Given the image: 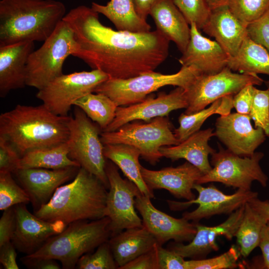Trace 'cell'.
Masks as SVG:
<instances>
[{"mask_svg": "<svg viewBox=\"0 0 269 269\" xmlns=\"http://www.w3.org/2000/svg\"><path fill=\"white\" fill-rule=\"evenodd\" d=\"M99 13L79 5L63 18L77 46L73 56L112 79H128L154 71L167 58L169 40L157 29L145 32L115 30L104 25Z\"/></svg>", "mask_w": 269, "mask_h": 269, "instance_id": "6da1fadb", "label": "cell"}, {"mask_svg": "<svg viewBox=\"0 0 269 269\" xmlns=\"http://www.w3.org/2000/svg\"><path fill=\"white\" fill-rule=\"evenodd\" d=\"M69 116L55 115L43 104L17 105L0 115V135L21 157L27 151L55 146L67 141Z\"/></svg>", "mask_w": 269, "mask_h": 269, "instance_id": "7a4b0ae2", "label": "cell"}, {"mask_svg": "<svg viewBox=\"0 0 269 269\" xmlns=\"http://www.w3.org/2000/svg\"><path fill=\"white\" fill-rule=\"evenodd\" d=\"M107 189L96 176L80 167L72 181L58 187L34 214L47 221H61L66 225L102 218L105 217Z\"/></svg>", "mask_w": 269, "mask_h": 269, "instance_id": "3957f363", "label": "cell"}, {"mask_svg": "<svg viewBox=\"0 0 269 269\" xmlns=\"http://www.w3.org/2000/svg\"><path fill=\"white\" fill-rule=\"evenodd\" d=\"M65 14V5L56 0H1L0 47L44 41Z\"/></svg>", "mask_w": 269, "mask_h": 269, "instance_id": "277c9868", "label": "cell"}, {"mask_svg": "<svg viewBox=\"0 0 269 269\" xmlns=\"http://www.w3.org/2000/svg\"><path fill=\"white\" fill-rule=\"evenodd\" d=\"M110 219L105 216L68 224L61 233L53 236L35 253L26 257L58 261L64 269L76 267L80 258L91 252L111 237Z\"/></svg>", "mask_w": 269, "mask_h": 269, "instance_id": "5b68a950", "label": "cell"}, {"mask_svg": "<svg viewBox=\"0 0 269 269\" xmlns=\"http://www.w3.org/2000/svg\"><path fill=\"white\" fill-rule=\"evenodd\" d=\"M200 74L193 66H182L178 72L164 74L154 71L128 79H112L99 85L94 93H100L111 98L118 106H129L143 101L149 94L168 85L186 89Z\"/></svg>", "mask_w": 269, "mask_h": 269, "instance_id": "8992f818", "label": "cell"}, {"mask_svg": "<svg viewBox=\"0 0 269 269\" xmlns=\"http://www.w3.org/2000/svg\"><path fill=\"white\" fill-rule=\"evenodd\" d=\"M76 50L73 32L62 19L42 45L30 54L26 66V86L39 90L62 75L64 62L69 56H73Z\"/></svg>", "mask_w": 269, "mask_h": 269, "instance_id": "52a82bcc", "label": "cell"}, {"mask_svg": "<svg viewBox=\"0 0 269 269\" xmlns=\"http://www.w3.org/2000/svg\"><path fill=\"white\" fill-rule=\"evenodd\" d=\"M171 128L167 116L158 117L146 123L140 120L130 122L115 131L103 132L100 137L104 145L122 143L136 147L143 159L154 165L163 157L159 150L161 147L180 143Z\"/></svg>", "mask_w": 269, "mask_h": 269, "instance_id": "ba28073f", "label": "cell"}, {"mask_svg": "<svg viewBox=\"0 0 269 269\" xmlns=\"http://www.w3.org/2000/svg\"><path fill=\"white\" fill-rule=\"evenodd\" d=\"M84 112L77 107L68 122L67 141L69 156L87 171L96 176L109 188L106 172L107 162L103 153L99 128Z\"/></svg>", "mask_w": 269, "mask_h": 269, "instance_id": "9c48e42d", "label": "cell"}, {"mask_svg": "<svg viewBox=\"0 0 269 269\" xmlns=\"http://www.w3.org/2000/svg\"><path fill=\"white\" fill-rule=\"evenodd\" d=\"M211 155L212 169L202 175L197 184L219 182L245 190H251L254 181L264 187L267 186L268 177L260 164L264 156L263 152H255L251 156L243 157L220 146L219 151Z\"/></svg>", "mask_w": 269, "mask_h": 269, "instance_id": "30bf717a", "label": "cell"}, {"mask_svg": "<svg viewBox=\"0 0 269 269\" xmlns=\"http://www.w3.org/2000/svg\"><path fill=\"white\" fill-rule=\"evenodd\" d=\"M263 82L257 74L235 73L228 66L216 74H199L185 90L188 106L184 113L193 114L221 98L234 96L247 85Z\"/></svg>", "mask_w": 269, "mask_h": 269, "instance_id": "8fae6325", "label": "cell"}, {"mask_svg": "<svg viewBox=\"0 0 269 269\" xmlns=\"http://www.w3.org/2000/svg\"><path fill=\"white\" fill-rule=\"evenodd\" d=\"M109 78L98 69L63 74L38 90L36 97L53 113L66 117L77 100L94 92L99 85Z\"/></svg>", "mask_w": 269, "mask_h": 269, "instance_id": "7c38bea8", "label": "cell"}, {"mask_svg": "<svg viewBox=\"0 0 269 269\" xmlns=\"http://www.w3.org/2000/svg\"><path fill=\"white\" fill-rule=\"evenodd\" d=\"M106 172L109 187L105 216L110 220L111 236L127 229L140 227L142 221L135 211V199L141 192L136 185L120 175L118 167L112 161L106 163Z\"/></svg>", "mask_w": 269, "mask_h": 269, "instance_id": "4fadbf2b", "label": "cell"}, {"mask_svg": "<svg viewBox=\"0 0 269 269\" xmlns=\"http://www.w3.org/2000/svg\"><path fill=\"white\" fill-rule=\"evenodd\" d=\"M193 189L198 193L197 197L193 200L186 202L167 200V202L169 208L173 211L182 210L192 204H197L198 206L196 209L182 214V217L195 223L214 215L230 214L251 199L258 196L257 192L240 189L232 194H226L213 184L204 187L195 183Z\"/></svg>", "mask_w": 269, "mask_h": 269, "instance_id": "5bb4252c", "label": "cell"}, {"mask_svg": "<svg viewBox=\"0 0 269 269\" xmlns=\"http://www.w3.org/2000/svg\"><path fill=\"white\" fill-rule=\"evenodd\" d=\"M150 199L140 193L135 197V207L142 217V225L154 237L157 244L163 246L170 240L177 243L190 242L196 233V223L159 210Z\"/></svg>", "mask_w": 269, "mask_h": 269, "instance_id": "9a60e30c", "label": "cell"}, {"mask_svg": "<svg viewBox=\"0 0 269 269\" xmlns=\"http://www.w3.org/2000/svg\"><path fill=\"white\" fill-rule=\"evenodd\" d=\"M188 106L185 89L179 87L169 93H160L157 97L148 96L143 101L127 107L118 106L115 117L103 132H113L135 120L148 122L166 117L172 111Z\"/></svg>", "mask_w": 269, "mask_h": 269, "instance_id": "2e32d148", "label": "cell"}, {"mask_svg": "<svg viewBox=\"0 0 269 269\" xmlns=\"http://www.w3.org/2000/svg\"><path fill=\"white\" fill-rule=\"evenodd\" d=\"M249 115L238 113L220 116L215 124V136L239 156H251L266 139L261 128H254Z\"/></svg>", "mask_w": 269, "mask_h": 269, "instance_id": "e0dca14e", "label": "cell"}, {"mask_svg": "<svg viewBox=\"0 0 269 269\" xmlns=\"http://www.w3.org/2000/svg\"><path fill=\"white\" fill-rule=\"evenodd\" d=\"M14 208L16 224L11 242L17 250L26 255L35 253L67 226L61 221L49 222L38 217L28 211L25 204Z\"/></svg>", "mask_w": 269, "mask_h": 269, "instance_id": "ac0fdd59", "label": "cell"}, {"mask_svg": "<svg viewBox=\"0 0 269 269\" xmlns=\"http://www.w3.org/2000/svg\"><path fill=\"white\" fill-rule=\"evenodd\" d=\"M244 209L245 205L230 214L224 222L217 226L209 227L196 223V233L188 244L174 242L168 249L184 258L205 259L211 252L218 251L219 246L216 241L217 237L223 236L229 240L235 237L244 216Z\"/></svg>", "mask_w": 269, "mask_h": 269, "instance_id": "d6986e66", "label": "cell"}, {"mask_svg": "<svg viewBox=\"0 0 269 269\" xmlns=\"http://www.w3.org/2000/svg\"><path fill=\"white\" fill-rule=\"evenodd\" d=\"M79 168L72 166L57 169L21 168L14 173L29 195L36 211L48 202L58 187L73 179Z\"/></svg>", "mask_w": 269, "mask_h": 269, "instance_id": "ffe728a7", "label": "cell"}, {"mask_svg": "<svg viewBox=\"0 0 269 269\" xmlns=\"http://www.w3.org/2000/svg\"><path fill=\"white\" fill-rule=\"evenodd\" d=\"M190 26V38L179 62L182 66H193L200 74H216L227 67L229 56L216 40L201 34L196 25Z\"/></svg>", "mask_w": 269, "mask_h": 269, "instance_id": "44dd1931", "label": "cell"}, {"mask_svg": "<svg viewBox=\"0 0 269 269\" xmlns=\"http://www.w3.org/2000/svg\"><path fill=\"white\" fill-rule=\"evenodd\" d=\"M142 178L151 191L164 189L177 198L187 201L196 198L193 186L203 173L196 166L186 161L176 167H167L158 170L141 166Z\"/></svg>", "mask_w": 269, "mask_h": 269, "instance_id": "7402d4cb", "label": "cell"}, {"mask_svg": "<svg viewBox=\"0 0 269 269\" xmlns=\"http://www.w3.org/2000/svg\"><path fill=\"white\" fill-rule=\"evenodd\" d=\"M34 42L26 41L0 47V96L26 85L28 57Z\"/></svg>", "mask_w": 269, "mask_h": 269, "instance_id": "603a6c76", "label": "cell"}, {"mask_svg": "<svg viewBox=\"0 0 269 269\" xmlns=\"http://www.w3.org/2000/svg\"><path fill=\"white\" fill-rule=\"evenodd\" d=\"M247 26L226 5L211 10L201 29L214 37L229 56H233L248 36Z\"/></svg>", "mask_w": 269, "mask_h": 269, "instance_id": "cb8c5ba5", "label": "cell"}, {"mask_svg": "<svg viewBox=\"0 0 269 269\" xmlns=\"http://www.w3.org/2000/svg\"><path fill=\"white\" fill-rule=\"evenodd\" d=\"M149 15L154 20L156 29L183 52L190 38V26L173 0H155Z\"/></svg>", "mask_w": 269, "mask_h": 269, "instance_id": "d4e9b609", "label": "cell"}, {"mask_svg": "<svg viewBox=\"0 0 269 269\" xmlns=\"http://www.w3.org/2000/svg\"><path fill=\"white\" fill-rule=\"evenodd\" d=\"M213 129L208 128L199 131L177 145L164 146L159 150L163 157L175 161L184 159L198 168L203 175L211 170L208 156L216 150L208 144L211 137L215 135Z\"/></svg>", "mask_w": 269, "mask_h": 269, "instance_id": "484cf974", "label": "cell"}, {"mask_svg": "<svg viewBox=\"0 0 269 269\" xmlns=\"http://www.w3.org/2000/svg\"><path fill=\"white\" fill-rule=\"evenodd\" d=\"M118 269L151 250L157 243L143 225L126 229L108 240Z\"/></svg>", "mask_w": 269, "mask_h": 269, "instance_id": "4316f807", "label": "cell"}, {"mask_svg": "<svg viewBox=\"0 0 269 269\" xmlns=\"http://www.w3.org/2000/svg\"><path fill=\"white\" fill-rule=\"evenodd\" d=\"M106 158L113 162L127 178L134 183L140 192L150 198L154 195L145 183L141 173L139 157L140 152L136 147L126 144H108L104 146Z\"/></svg>", "mask_w": 269, "mask_h": 269, "instance_id": "83f0119b", "label": "cell"}, {"mask_svg": "<svg viewBox=\"0 0 269 269\" xmlns=\"http://www.w3.org/2000/svg\"><path fill=\"white\" fill-rule=\"evenodd\" d=\"M91 7L105 16L118 30L131 32L151 31L146 20L137 14L133 0H110L106 5L93 2Z\"/></svg>", "mask_w": 269, "mask_h": 269, "instance_id": "f1b7e54d", "label": "cell"}, {"mask_svg": "<svg viewBox=\"0 0 269 269\" xmlns=\"http://www.w3.org/2000/svg\"><path fill=\"white\" fill-rule=\"evenodd\" d=\"M227 66L242 73L269 75V53L247 36L236 54L229 57Z\"/></svg>", "mask_w": 269, "mask_h": 269, "instance_id": "f546056e", "label": "cell"}, {"mask_svg": "<svg viewBox=\"0 0 269 269\" xmlns=\"http://www.w3.org/2000/svg\"><path fill=\"white\" fill-rule=\"evenodd\" d=\"M72 166L80 167L76 161L69 157L67 141L51 147L28 151L21 157L19 162V169H57Z\"/></svg>", "mask_w": 269, "mask_h": 269, "instance_id": "4dcf8cb0", "label": "cell"}, {"mask_svg": "<svg viewBox=\"0 0 269 269\" xmlns=\"http://www.w3.org/2000/svg\"><path fill=\"white\" fill-rule=\"evenodd\" d=\"M234 95H228L221 98L211 106L191 114L182 113L178 118L179 126L173 131L176 139L180 143L199 131L204 122L211 116L218 114L226 115L231 113L234 107Z\"/></svg>", "mask_w": 269, "mask_h": 269, "instance_id": "1f68e13d", "label": "cell"}, {"mask_svg": "<svg viewBox=\"0 0 269 269\" xmlns=\"http://www.w3.org/2000/svg\"><path fill=\"white\" fill-rule=\"evenodd\" d=\"M267 222L248 202L245 204L244 216L235 236L243 257H248L259 246L263 228Z\"/></svg>", "mask_w": 269, "mask_h": 269, "instance_id": "d6a6232c", "label": "cell"}, {"mask_svg": "<svg viewBox=\"0 0 269 269\" xmlns=\"http://www.w3.org/2000/svg\"><path fill=\"white\" fill-rule=\"evenodd\" d=\"M89 93L77 100L74 105L82 110L104 131L113 121L117 104L108 96L100 93Z\"/></svg>", "mask_w": 269, "mask_h": 269, "instance_id": "836d02e7", "label": "cell"}, {"mask_svg": "<svg viewBox=\"0 0 269 269\" xmlns=\"http://www.w3.org/2000/svg\"><path fill=\"white\" fill-rule=\"evenodd\" d=\"M30 199L14 181L11 173L0 171V210L3 211L19 204H27Z\"/></svg>", "mask_w": 269, "mask_h": 269, "instance_id": "e575fe53", "label": "cell"}, {"mask_svg": "<svg viewBox=\"0 0 269 269\" xmlns=\"http://www.w3.org/2000/svg\"><path fill=\"white\" fill-rule=\"evenodd\" d=\"M231 12L247 26L269 9V0H229Z\"/></svg>", "mask_w": 269, "mask_h": 269, "instance_id": "d590c367", "label": "cell"}, {"mask_svg": "<svg viewBox=\"0 0 269 269\" xmlns=\"http://www.w3.org/2000/svg\"><path fill=\"white\" fill-rule=\"evenodd\" d=\"M76 267L78 269H118L108 241L99 245L94 253L90 252L82 256Z\"/></svg>", "mask_w": 269, "mask_h": 269, "instance_id": "8d00e7d4", "label": "cell"}, {"mask_svg": "<svg viewBox=\"0 0 269 269\" xmlns=\"http://www.w3.org/2000/svg\"><path fill=\"white\" fill-rule=\"evenodd\" d=\"M241 255L239 249L232 246L222 255L210 259H191L185 261V269H226L237 267Z\"/></svg>", "mask_w": 269, "mask_h": 269, "instance_id": "74e56055", "label": "cell"}, {"mask_svg": "<svg viewBox=\"0 0 269 269\" xmlns=\"http://www.w3.org/2000/svg\"><path fill=\"white\" fill-rule=\"evenodd\" d=\"M255 128H261L269 136V89L253 87L252 104L249 114Z\"/></svg>", "mask_w": 269, "mask_h": 269, "instance_id": "f35d334b", "label": "cell"}, {"mask_svg": "<svg viewBox=\"0 0 269 269\" xmlns=\"http://www.w3.org/2000/svg\"><path fill=\"white\" fill-rule=\"evenodd\" d=\"M188 23H195L201 29L207 21L211 10L206 0H173Z\"/></svg>", "mask_w": 269, "mask_h": 269, "instance_id": "ab89813d", "label": "cell"}, {"mask_svg": "<svg viewBox=\"0 0 269 269\" xmlns=\"http://www.w3.org/2000/svg\"><path fill=\"white\" fill-rule=\"evenodd\" d=\"M248 36L269 53V9L260 18L248 24Z\"/></svg>", "mask_w": 269, "mask_h": 269, "instance_id": "60d3db41", "label": "cell"}, {"mask_svg": "<svg viewBox=\"0 0 269 269\" xmlns=\"http://www.w3.org/2000/svg\"><path fill=\"white\" fill-rule=\"evenodd\" d=\"M20 158L14 147L0 135V171L14 173L19 169Z\"/></svg>", "mask_w": 269, "mask_h": 269, "instance_id": "b9f144b4", "label": "cell"}, {"mask_svg": "<svg viewBox=\"0 0 269 269\" xmlns=\"http://www.w3.org/2000/svg\"><path fill=\"white\" fill-rule=\"evenodd\" d=\"M159 269H185L184 258L169 249L157 246Z\"/></svg>", "mask_w": 269, "mask_h": 269, "instance_id": "7bdbcfd3", "label": "cell"}, {"mask_svg": "<svg viewBox=\"0 0 269 269\" xmlns=\"http://www.w3.org/2000/svg\"><path fill=\"white\" fill-rule=\"evenodd\" d=\"M16 224L14 206L3 210L0 219V246L11 241Z\"/></svg>", "mask_w": 269, "mask_h": 269, "instance_id": "ee69618b", "label": "cell"}, {"mask_svg": "<svg viewBox=\"0 0 269 269\" xmlns=\"http://www.w3.org/2000/svg\"><path fill=\"white\" fill-rule=\"evenodd\" d=\"M156 244L149 251L120 268L119 269H159Z\"/></svg>", "mask_w": 269, "mask_h": 269, "instance_id": "f6af8a7d", "label": "cell"}, {"mask_svg": "<svg viewBox=\"0 0 269 269\" xmlns=\"http://www.w3.org/2000/svg\"><path fill=\"white\" fill-rule=\"evenodd\" d=\"M254 86L247 85L233 96V107L237 113L249 115L252 104Z\"/></svg>", "mask_w": 269, "mask_h": 269, "instance_id": "bcb514c9", "label": "cell"}, {"mask_svg": "<svg viewBox=\"0 0 269 269\" xmlns=\"http://www.w3.org/2000/svg\"><path fill=\"white\" fill-rule=\"evenodd\" d=\"M16 248L11 241L0 246V263L5 269H18Z\"/></svg>", "mask_w": 269, "mask_h": 269, "instance_id": "7dc6e473", "label": "cell"}, {"mask_svg": "<svg viewBox=\"0 0 269 269\" xmlns=\"http://www.w3.org/2000/svg\"><path fill=\"white\" fill-rule=\"evenodd\" d=\"M22 263L29 269H59L61 267L57 261L47 258H32L26 256L21 258Z\"/></svg>", "mask_w": 269, "mask_h": 269, "instance_id": "c3c4849f", "label": "cell"}, {"mask_svg": "<svg viewBox=\"0 0 269 269\" xmlns=\"http://www.w3.org/2000/svg\"><path fill=\"white\" fill-rule=\"evenodd\" d=\"M251 207L267 221H269V200H261L258 197L249 202Z\"/></svg>", "mask_w": 269, "mask_h": 269, "instance_id": "681fc988", "label": "cell"}, {"mask_svg": "<svg viewBox=\"0 0 269 269\" xmlns=\"http://www.w3.org/2000/svg\"><path fill=\"white\" fill-rule=\"evenodd\" d=\"M155 0H133L135 9L138 15L146 20L150 8Z\"/></svg>", "mask_w": 269, "mask_h": 269, "instance_id": "f907efd6", "label": "cell"}, {"mask_svg": "<svg viewBox=\"0 0 269 269\" xmlns=\"http://www.w3.org/2000/svg\"><path fill=\"white\" fill-rule=\"evenodd\" d=\"M259 247L262 253L264 265L266 268L269 269V240L263 231Z\"/></svg>", "mask_w": 269, "mask_h": 269, "instance_id": "816d5d0a", "label": "cell"}, {"mask_svg": "<svg viewBox=\"0 0 269 269\" xmlns=\"http://www.w3.org/2000/svg\"><path fill=\"white\" fill-rule=\"evenodd\" d=\"M211 9L213 10L222 6L228 5L229 0H206Z\"/></svg>", "mask_w": 269, "mask_h": 269, "instance_id": "f5cc1de1", "label": "cell"}, {"mask_svg": "<svg viewBox=\"0 0 269 269\" xmlns=\"http://www.w3.org/2000/svg\"><path fill=\"white\" fill-rule=\"evenodd\" d=\"M263 231L266 236V237L269 240V221H268L264 227Z\"/></svg>", "mask_w": 269, "mask_h": 269, "instance_id": "db71d44e", "label": "cell"}, {"mask_svg": "<svg viewBox=\"0 0 269 269\" xmlns=\"http://www.w3.org/2000/svg\"><path fill=\"white\" fill-rule=\"evenodd\" d=\"M265 83L267 87V89H269V80L265 81Z\"/></svg>", "mask_w": 269, "mask_h": 269, "instance_id": "11a10c76", "label": "cell"}]
</instances>
